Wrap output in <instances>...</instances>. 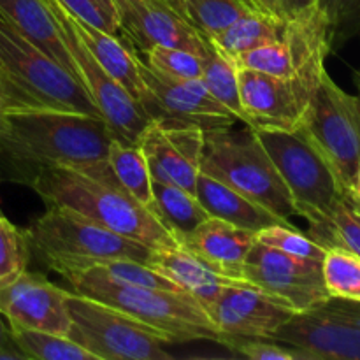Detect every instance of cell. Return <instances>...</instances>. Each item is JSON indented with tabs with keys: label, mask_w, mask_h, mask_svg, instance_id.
I'll list each match as a JSON object with an SVG mask.
<instances>
[{
	"label": "cell",
	"mask_w": 360,
	"mask_h": 360,
	"mask_svg": "<svg viewBox=\"0 0 360 360\" xmlns=\"http://www.w3.org/2000/svg\"><path fill=\"white\" fill-rule=\"evenodd\" d=\"M139 144L153 181L174 183L195 193L204 157V130L190 125L150 122Z\"/></svg>",
	"instance_id": "obj_16"
},
{
	"label": "cell",
	"mask_w": 360,
	"mask_h": 360,
	"mask_svg": "<svg viewBox=\"0 0 360 360\" xmlns=\"http://www.w3.org/2000/svg\"><path fill=\"white\" fill-rule=\"evenodd\" d=\"M234 63L238 69L259 70V72L285 77V79L294 77L290 53H288V48L283 39L264 42V44L257 46V48L243 53Z\"/></svg>",
	"instance_id": "obj_36"
},
{
	"label": "cell",
	"mask_w": 360,
	"mask_h": 360,
	"mask_svg": "<svg viewBox=\"0 0 360 360\" xmlns=\"http://www.w3.org/2000/svg\"><path fill=\"white\" fill-rule=\"evenodd\" d=\"M30 259L46 269L65 274L111 260L146 264L150 246L102 227L84 214L63 206H48L25 231Z\"/></svg>",
	"instance_id": "obj_3"
},
{
	"label": "cell",
	"mask_w": 360,
	"mask_h": 360,
	"mask_svg": "<svg viewBox=\"0 0 360 360\" xmlns=\"http://www.w3.org/2000/svg\"><path fill=\"white\" fill-rule=\"evenodd\" d=\"M112 134L102 116L55 108L9 112L0 123V169L30 186L48 167H86L105 162Z\"/></svg>",
	"instance_id": "obj_1"
},
{
	"label": "cell",
	"mask_w": 360,
	"mask_h": 360,
	"mask_svg": "<svg viewBox=\"0 0 360 360\" xmlns=\"http://www.w3.org/2000/svg\"><path fill=\"white\" fill-rule=\"evenodd\" d=\"M220 345L252 360H302L297 350L271 338H224Z\"/></svg>",
	"instance_id": "obj_38"
},
{
	"label": "cell",
	"mask_w": 360,
	"mask_h": 360,
	"mask_svg": "<svg viewBox=\"0 0 360 360\" xmlns=\"http://www.w3.org/2000/svg\"><path fill=\"white\" fill-rule=\"evenodd\" d=\"M271 340L297 350L302 360H360V301L330 297L292 315Z\"/></svg>",
	"instance_id": "obj_10"
},
{
	"label": "cell",
	"mask_w": 360,
	"mask_h": 360,
	"mask_svg": "<svg viewBox=\"0 0 360 360\" xmlns=\"http://www.w3.org/2000/svg\"><path fill=\"white\" fill-rule=\"evenodd\" d=\"M355 84H357V88H359V95H357V97L360 98V69L357 70V72H355Z\"/></svg>",
	"instance_id": "obj_45"
},
{
	"label": "cell",
	"mask_w": 360,
	"mask_h": 360,
	"mask_svg": "<svg viewBox=\"0 0 360 360\" xmlns=\"http://www.w3.org/2000/svg\"><path fill=\"white\" fill-rule=\"evenodd\" d=\"M146 266L164 274L172 283L178 285L183 292L193 295L202 308L224 287L245 281L217 273L213 267L207 266L206 262H202L199 257L193 255L190 250H186L181 245L151 248Z\"/></svg>",
	"instance_id": "obj_20"
},
{
	"label": "cell",
	"mask_w": 360,
	"mask_h": 360,
	"mask_svg": "<svg viewBox=\"0 0 360 360\" xmlns=\"http://www.w3.org/2000/svg\"><path fill=\"white\" fill-rule=\"evenodd\" d=\"M115 6L120 34L136 53L144 55L155 46L185 48L199 56L206 53V35L165 0H115Z\"/></svg>",
	"instance_id": "obj_14"
},
{
	"label": "cell",
	"mask_w": 360,
	"mask_h": 360,
	"mask_svg": "<svg viewBox=\"0 0 360 360\" xmlns=\"http://www.w3.org/2000/svg\"><path fill=\"white\" fill-rule=\"evenodd\" d=\"M297 130L326 158L345 193L360 165V98L326 72Z\"/></svg>",
	"instance_id": "obj_9"
},
{
	"label": "cell",
	"mask_w": 360,
	"mask_h": 360,
	"mask_svg": "<svg viewBox=\"0 0 360 360\" xmlns=\"http://www.w3.org/2000/svg\"><path fill=\"white\" fill-rule=\"evenodd\" d=\"M252 130L276 165L299 217L313 221L343 197L330 165L301 130L269 127H255Z\"/></svg>",
	"instance_id": "obj_8"
},
{
	"label": "cell",
	"mask_w": 360,
	"mask_h": 360,
	"mask_svg": "<svg viewBox=\"0 0 360 360\" xmlns=\"http://www.w3.org/2000/svg\"><path fill=\"white\" fill-rule=\"evenodd\" d=\"M74 20L108 34H120L118 11L115 0H55Z\"/></svg>",
	"instance_id": "obj_37"
},
{
	"label": "cell",
	"mask_w": 360,
	"mask_h": 360,
	"mask_svg": "<svg viewBox=\"0 0 360 360\" xmlns=\"http://www.w3.org/2000/svg\"><path fill=\"white\" fill-rule=\"evenodd\" d=\"M316 6L329 23L333 51L360 37V0H316Z\"/></svg>",
	"instance_id": "obj_35"
},
{
	"label": "cell",
	"mask_w": 360,
	"mask_h": 360,
	"mask_svg": "<svg viewBox=\"0 0 360 360\" xmlns=\"http://www.w3.org/2000/svg\"><path fill=\"white\" fill-rule=\"evenodd\" d=\"M183 6L186 20L206 37L220 34L248 11L239 0H183Z\"/></svg>",
	"instance_id": "obj_31"
},
{
	"label": "cell",
	"mask_w": 360,
	"mask_h": 360,
	"mask_svg": "<svg viewBox=\"0 0 360 360\" xmlns=\"http://www.w3.org/2000/svg\"><path fill=\"white\" fill-rule=\"evenodd\" d=\"M241 278L292 313H304L330 299L322 262L288 255L257 241L241 269Z\"/></svg>",
	"instance_id": "obj_12"
},
{
	"label": "cell",
	"mask_w": 360,
	"mask_h": 360,
	"mask_svg": "<svg viewBox=\"0 0 360 360\" xmlns=\"http://www.w3.org/2000/svg\"><path fill=\"white\" fill-rule=\"evenodd\" d=\"M306 234L323 248H343L360 257V217L345 202L343 197L322 217L308 221Z\"/></svg>",
	"instance_id": "obj_27"
},
{
	"label": "cell",
	"mask_w": 360,
	"mask_h": 360,
	"mask_svg": "<svg viewBox=\"0 0 360 360\" xmlns=\"http://www.w3.org/2000/svg\"><path fill=\"white\" fill-rule=\"evenodd\" d=\"M105 162L122 188L150 210L153 200V178L143 148L137 143H127L118 137H111Z\"/></svg>",
	"instance_id": "obj_26"
},
{
	"label": "cell",
	"mask_w": 360,
	"mask_h": 360,
	"mask_svg": "<svg viewBox=\"0 0 360 360\" xmlns=\"http://www.w3.org/2000/svg\"><path fill=\"white\" fill-rule=\"evenodd\" d=\"M0 76L28 108H55L101 116L83 84L35 48L0 16Z\"/></svg>",
	"instance_id": "obj_6"
},
{
	"label": "cell",
	"mask_w": 360,
	"mask_h": 360,
	"mask_svg": "<svg viewBox=\"0 0 360 360\" xmlns=\"http://www.w3.org/2000/svg\"><path fill=\"white\" fill-rule=\"evenodd\" d=\"M200 81L207 88V91L239 120V123L248 127V118H246V112L241 104V95H239L238 67L224 53L218 51L211 42L202 55Z\"/></svg>",
	"instance_id": "obj_28"
},
{
	"label": "cell",
	"mask_w": 360,
	"mask_h": 360,
	"mask_svg": "<svg viewBox=\"0 0 360 360\" xmlns=\"http://www.w3.org/2000/svg\"><path fill=\"white\" fill-rule=\"evenodd\" d=\"M248 9L259 11L264 14H273V16H280L278 13V2L276 0H241Z\"/></svg>",
	"instance_id": "obj_43"
},
{
	"label": "cell",
	"mask_w": 360,
	"mask_h": 360,
	"mask_svg": "<svg viewBox=\"0 0 360 360\" xmlns=\"http://www.w3.org/2000/svg\"><path fill=\"white\" fill-rule=\"evenodd\" d=\"M239 95L248 127L297 130L308 102L294 83L252 69H238Z\"/></svg>",
	"instance_id": "obj_18"
},
{
	"label": "cell",
	"mask_w": 360,
	"mask_h": 360,
	"mask_svg": "<svg viewBox=\"0 0 360 360\" xmlns=\"http://www.w3.org/2000/svg\"><path fill=\"white\" fill-rule=\"evenodd\" d=\"M278 13L281 18H292L309 7L316 6V0H276Z\"/></svg>",
	"instance_id": "obj_41"
},
{
	"label": "cell",
	"mask_w": 360,
	"mask_h": 360,
	"mask_svg": "<svg viewBox=\"0 0 360 360\" xmlns=\"http://www.w3.org/2000/svg\"><path fill=\"white\" fill-rule=\"evenodd\" d=\"M30 262L25 231H20L0 214V287L11 283L14 278L27 271Z\"/></svg>",
	"instance_id": "obj_33"
},
{
	"label": "cell",
	"mask_w": 360,
	"mask_h": 360,
	"mask_svg": "<svg viewBox=\"0 0 360 360\" xmlns=\"http://www.w3.org/2000/svg\"><path fill=\"white\" fill-rule=\"evenodd\" d=\"M323 283L330 297L360 301V257L343 248H329L322 260Z\"/></svg>",
	"instance_id": "obj_30"
},
{
	"label": "cell",
	"mask_w": 360,
	"mask_h": 360,
	"mask_svg": "<svg viewBox=\"0 0 360 360\" xmlns=\"http://www.w3.org/2000/svg\"><path fill=\"white\" fill-rule=\"evenodd\" d=\"M18 109H25L23 104L18 101V97L14 95V91L11 90L9 84L6 83L2 76H0V123L6 118L9 112L18 111Z\"/></svg>",
	"instance_id": "obj_40"
},
{
	"label": "cell",
	"mask_w": 360,
	"mask_h": 360,
	"mask_svg": "<svg viewBox=\"0 0 360 360\" xmlns=\"http://www.w3.org/2000/svg\"><path fill=\"white\" fill-rule=\"evenodd\" d=\"M195 195L210 217L220 218V220L238 225L241 229L259 232L269 225H292L271 213L264 206L257 204L250 197L243 195L241 192L211 178L202 171L197 179Z\"/></svg>",
	"instance_id": "obj_22"
},
{
	"label": "cell",
	"mask_w": 360,
	"mask_h": 360,
	"mask_svg": "<svg viewBox=\"0 0 360 360\" xmlns=\"http://www.w3.org/2000/svg\"><path fill=\"white\" fill-rule=\"evenodd\" d=\"M72 292L105 302L151 329L158 330L169 343L217 341L221 336L206 309L193 295L181 290L120 285L97 276L88 269L62 274Z\"/></svg>",
	"instance_id": "obj_4"
},
{
	"label": "cell",
	"mask_w": 360,
	"mask_h": 360,
	"mask_svg": "<svg viewBox=\"0 0 360 360\" xmlns=\"http://www.w3.org/2000/svg\"><path fill=\"white\" fill-rule=\"evenodd\" d=\"M70 327L67 338L95 355L97 360H169L158 330L134 316L70 290L67 297Z\"/></svg>",
	"instance_id": "obj_7"
},
{
	"label": "cell",
	"mask_w": 360,
	"mask_h": 360,
	"mask_svg": "<svg viewBox=\"0 0 360 360\" xmlns=\"http://www.w3.org/2000/svg\"><path fill=\"white\" fill-rule=\"evenodd\" d=\"M0 16L77 79L72 56L63 41L62 27L48 0H0Z\"/></svg>",
	"instance_id": "obj_21"
},
{
	"label": "cell",
	"mask_w": 360,
	"mask_h": 360,
	"mask_svg": "<svg viewBox=\"0 0 360 360\" xmlns=\"http://www.w3.org/2000/svg\"><path fill=\"white\" fill-rule=\"evenodd\" d=\"M167 2L171 4V6L174 7V9L178 11V13L181 14L183 18H186V16H185V6H183V0H167Z\"/></svg>",
	"instance_id": "obj_44"
},
{
	"label": "cell",
	"mask_w": 360,
	"mask_h": 360,
	"mask_svg": "<svg viewBox=\"0 0 360 360\" xmlns=\"http://www.w3.org/2000/svg\"><path fill=\"white\" fill-rule=\"evenodd\" d=\"M204 309L221 340L234 336L273 338L295 315L248 281L224 287Z\"/></svg>",
	"instance_id": "obj_15"
},
{
	"label": "cell",
	"mask_w": 360,
	"mask_h": 360,
	"mask_svg": "<svg viewBox=\"0 0 360 360\" xmlns=\"http://www.w3.org/2000/svg\"><path fill=\"white\" fill-rule=\"evenodd\" d=\"M283 28L285 18L248 9L238 20L232 21L225 30L207 39L218 51L236 62L243 53L250 51L264 42L281 39Z\"/></svg>",
	"instance_id": "obj_24"
},
{
	"label": "cell",
	"mask_w": 360,
	"mask_h": 360,
	"mask_svg": "<svg viewBox=\"0 0 360 360\" xmlns=\"http://www.w3.org/2000/svg\"><path fill=\"white\" fill-rule=\"evenodd\" d=\"M165 2H167V0H165Z\"/></svg>",
	"instance_id": "obj_47"
},
{
	"label": "cell",
	"mask_w": 360,
	"mask_h": 360,
	"mask_svg": "<svg viewBox=\"0 0 360 360\" xmlns=\"http://www.w3.org/2000/svg\"><path fill=\"white\" fill-rule=\"evenodd\" d=\"M69 292L41 274L23 271L11 283L0 287V315L9 327L67 336L70 327Z\"/></svg>",
	"instance_id": "obj_17"
},
{
	"label": "cell",
	"mask_w": 360,
	"mask_h": 360,
	"mask_svg": "<svg viewBox=\"0 0 360 360\" xmlns=\"http://www.w3.org/2000/svg\"><path fill=\"white\" fill-rule=\"evenodd\" d=\"M70 20H72V25L81 41L84 42L88 51L95 56V60L104 67L105 72L112 79L118 81L139 102L146 88H144L143 76H141V58L137 56V53L130 46L123 44L118 35L98 30V28L83 23V21L74 20L72 16H70Z\"/></svg>",
	"instance_id": "obj_23"
},
{
	"label": "cell",
	"mask_w": 360,
	"mask_h": 360,
	"mask_svg": "<svg viewBox=\"0 0 360 360\" xmlns=\"http://www.w3.org/2000/svg\"><path fill=\"white\" fill-rule=\"evenodd\" d=\"M343 199L345 202H347L348 206H350L352 210H354L360 217V165L357 172H355L354 179H352V183L348 185V188L345 190Z\"/></svg>",
	"instance_id": "obj_42"
},
{
	"label": "cell",
	"mask_w": 360,
	"mask_h": 360,
	"mask_svg": "<svg viewBox=\"0 0 360 360\" xmlns=\"http://www.w3.org/2000/svg\"><path fill=\"white\" fill-rule=\"evenodd\" d=\"M0 214H2V211H0Z\"/></svg>",
	"instance_id": "obj_46"
},
{
	"label": "cell",
	"mask_w": 360,
	"mask_h": 360,
	"mask_svg": "<svg viewBox=\"0 0 360 360\" xmlns=\"http://www.w3.org/2000/svg\"><path fill=\"white\" fill-rule=\"evenodd\" d=\"M48 4L62 27L63 41L72 56L77 79L88 91L102 118L105 120L112 137H118L127 143H139L141 134L150 123L146 112L143 111L139 102L118 81L112 79L104 67L95 60V56L88 51L84 42L77 35L69 14L55 0H48Z\"/></svg>",
	"instance_id": "obj_11"
},
{
	"label": "cell",
	"mask_w": 360,
	"mask_h": 360,
	"mask_svg": "<svg viewBox=\"0 0 360 360\" xmlns=\"http://www.w3.org/2000/svg\"><path fill=\"white\" fill-rule=\"evenodd\" d=\"M146 65L153 72L174 81L200 79L202 76V56L185 48L155 46L144 53Z\"/></svg>",
	"instance_id": "obj_32"
},
{
	"label": "cell",
	"mask_w": 360,
	"mask_h": 360,
	"mask_svg": "<svg viewBox=\"0 0 360 360\" xmlns=\"http://www.w3.org/2000/svg\"><path fill=\"white\" fill-rule=\"evenodd\" d=\"M144 81L141 108L150 122L199 127L204 132L234 127L239 120L207 91L200 79L174 81L153 72L141 60Z\"/></svg>",
	"instance_id": "obj_13"
},
{
	"label": "cell",
	"mask_w": 360,
	"mask_h": 360,
	"mask_svg": "<svg viewBox=\"0 0 360 360\" xmlns=\"http://www.w3.org/2000/svg\"><path fill=\"white\" fill-rule=\"evenodd\" d=\"M150 211L178 239V243L186 238L197 225L210 218L195 193L174 183L153 181V200Z\"/></svg>",
	"instance_id": "obj_25"
},
{
	"label": "cell",
	"mask_w": 360,
	"mask_h": 360,
	"mask_svg": "<svg viewBox=\"0 0 360 360\" xmlns=\"http://www.w3.org/2000/svg\"><path fill=\"white\" fill-rule=\"evenodd\" d=\"M257 241L278 252L288 253V255L301 257V259H313L322 262L327 250L322 245L309 238L308 234H302L301 231L294 229L292 225H269L257 232Z\"/></svg>",
	"instance_id": "obj_34"
},
{
	"label": "cell",
	"mask_w": 360,
	"mask_h": 360,
	"mask_svg": "<svg viewBox=\"0 0 360 360\" xmlns=\"http://www.w3.org/2000/svg\"><path fill=\"white\" fill-rule=\"evenodd\" d=\"M255 243L257 232L210 217L183 238L179 245L190 250L217 273L243 280V264Z\"/></svg>",
	"instance_id": "obj_19"
},
{
	"label": "cell",
	"mask_w": 360,
	"mask_h": 360,
	"mask_svg": "<svg viewBox=\"0 0 360 360\" xmlns=\"http://www.w3.org/2000/svg\"><path fill=\"white\" fill-rule=\"evenodd\" d=\"M200 171L250 197L287 224L297 214L287 185L252 127L204 132Z\"/></svg>",
	"instance_id": "obj_5"
},
{
	"label": "cell",
	"mask_w": 360,
	"mask_h": 360,
	"mask_svg": "<svg viewBox=\"0 0 360 360\" xmlns=\"http://www.w3.org/2000/svg\"><path fill=\"white\" fill-rule=\"evenodd\" d=\"M239 2H241V0H239Z\"/></svg>",
	"instance_id": "obj_48"
},
{
	"label": "cell",
	"mask_w": 360,
	"mask_h": 360,
	"mask_svg": "<svg viewBox=\"0 0 360 360\" xmlns=\"http://www.w3.org/2000/svg\"><path fill=\"white\" fill-rule=\"evenodd\" d=\"M0 360H27L11 336V329L0 315Z\"/></svg>",
	"instance_id": "obj_39"
},
{
	"label": "cell",
	"mask_w": 360,
	"mask_h": 360,
	"mask_svg": "<svg viewBox=\"0 0 360 360\" xmlns=\"http://www.w3.org/2000/svg\"><path fill=\"white\" fill-rule=\"evenodd\" d=\"M14 343L27 360H97L81 345L62 334L9 327Z\"/></svg>",
	"instance_id": "obj_29"
},
{
	"label": "cell",
	"mask_w": 360,
	"mask_h": 360,
	"mask_svg": "<svg viewBox=\"0 0 360 360\" xmlns=\"http://www.w3.org/2000/svg\"><path fill=\"white\" fill-rule=\"evenodd\" d=\"M46 206H63L150 248L179 245L148 207L122 188L108 162L86 167H48L30 183Z\"/></svg>",
	"instance_id": "obj_2"
}]
</instances>
